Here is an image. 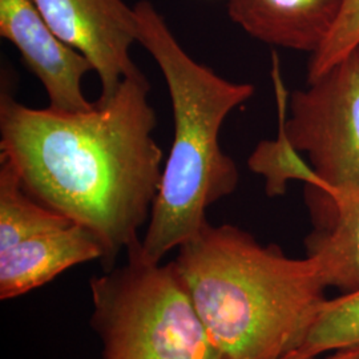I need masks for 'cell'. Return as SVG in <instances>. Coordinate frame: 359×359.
I'll use <instances>...</instances> for the list:
<instances>
[{
	"label": "cell",
	"mask_w": 359,
	"mask_h": 359,
	"mask_svg": "<svg viewBox=\"0 0 359 359\" xmlns=\"http://www.w3.org/2000/svg\"><path fill=\"white\" fill-rule=\"evenodd\" d=\"M151 86L139 71L108 100L65 114L0 95V158L43 205L92 231L103 246L104 270L139 243L163 176L154 140Z\"/></svg>",
	"instance_id": "1"
},
{
	"label": "cell",
	"mask_w": 359,
	"mask_h": 359,
	"mask_svg": "<svg viewBox=\"0 0 359 359\" xmlns=\"http://www.w3.org/2000/svg\"><path fill=\"white\" fill-rule=\"evenodd\" d=\"M172 262L222 359L286 358L327 299L314 259L229 224L205 225Z\"/></svg>",
	"instance_id": "2"
},
{
	"label": "cell",
	"mask_w": 359,
	"mask_h": 359,
	"mask_svg": "<svg viewBox=\"0 0 359 359\" xmlns=\"http://www.w3.org/2000/svg\"><path fill=\"white\" fill-rule=\"evenodd\" d=\"M139 43L158 65L170 96L173 142L163 168L139 255L160 264L208 225L206 210L236 191L240 172L219 144L224 121L255 87L219 76L182 48L167 20L148 0L135 6Z\"/></svg>",
	"instance_id": "3"
},
{
	"label": "cell",
	"mask_w": 359,
	"mask_h": 359,
	"mask_svg": "<svg viewBox=\"0 0 359 359\" xmlns=\"http://www.w3.org/2000/svg\"><path fill=\"white\" fill-rule=\"evenodd\" d=\"M139 243L124 266L90 280V326L102 359H222L173 262L144 261Z\"/></svg>",
	"instance_id": "4"
},
{
	"label": "cell",
	"mask_w": 359,
	"mask_h": 359,
	"mask_svg": "<svg viewBox=\"0 0 359 359\" xmlns=\"http://www.w3.org/2000/svg\"><path fill=\"white\" fill-rule=\"evenodd\" d=\"M286 130L322 182L306 191L311 219L341 196L359 192V48L289 99Z\"/></svg>",
	"instance_id": "5"
},
{
	"label": "cell",
	"mask_w": 359,
	"mask_h": 359,
	"mask_svg": "<svg viewBox=\"0 0 359 359\" xmlns=\"http://www.w3.org/2000/svg\"><path fill=\"white\" fill-rule=\"evenodd\" d=\"M52 31L83 53L100 80L99 100L111 99L140 69L130 57L139 43L135 6L123 0H32Z\"/></svg>",
	"instance_id": "6"
},
{
	"label": "cell",
	"mask_w": 359,
	"mask_h": 359,
	"mask_svg": "<svg viewBox=\"0 0 359 359\" xmlns=\"http://www.w3.org/2000/svg\"><path fill=\"white\" fill-rule=\"evenodd\" d=\"M0 36L20 52L38 77L53 111L76 114L95 107L83 90L90 60L59 38L39 13L32 0H0Z\"/></svg>",
	"instance_id": "7"
},
{
	"label": "cell",
	"mask_w": 359,
	"mask_h": 359,
	"mask_svg": "<svg viewBox=\"0 0 359 359\" xmlns=\"http://www.w3.org/2000/svg\"><path fill=\"white\" fill-rule=\"evenodd\" d=\"M103 246L87 228L72 224L39 234L0 252V298L27 294L67 269L90 261H103Z\"/></svg>",
	"instance_id": "8"
},
{
	"label": "cell",
	"mask_w": 359,
	"mask_h": 359,
	"mask_svg": "<svg viewBox=\"0 0 359 359\" xmlns=\"http://www.w3.org/2000/svg\"><path fill=\"white\" fill-rule=\"evenodd\" d=\"M345 0H228L231 20L248 35L286 50L318 51Z\"/></svg>",
	"instance_id": "9"
},
{
	"label": "cell",
	"mask_w": 359,
	"mask_h": 359,
	"mask_svg": "<svg viewBox=\"0 0 359 359\" xmlns=\"http://www.w3.org/2000/svg\"><path fill=\"white\" fill-rule=\"evenodd\" d=\"M306 240L326 287L342 294L359 289V192L341 196L320 217Z\"/></svg>",
	"instance_id": "10"
},
{
	"label": "cell",
	"mask_w": 359,
	"mask_h": 359,
	"mask_svg": "<svg viewBox=\"0 0 359 359\" xmlns=\"http://www.w3.org/2000/svg\"><path fill=\"white\" fill-rule=\"evenodd\" d=\"M278 69L277 56L274 55L273 80L278 105V135L276 140L259 142L249 156L248 165L265 179V191L269 197L285 194L287 184L294 180L305 182L308 192H318L322 189L321 180L310 167L309 161L302 158L301 152L297 151L286 130L289 100Z\"/></svg>",
	"instance_id": "11"
},
{
	"label": "cell",
	"mask_w": 359,
	"mask_h": 359,
	"mask_svg": "<svg viewBox=\"0 0 359 359\" xmlns=\"http://www.w3.org/2000/svg\"><path fill=\"white\" fill-rule=\"evenodd\" d=\"M72 224L27 192L13 164L0 158V252Z\"/></svg>",
	"instance_id": "12"
},
{
	"label": "cell",
	"mask_w": 359,
	"mask_h": 359,
	"mask_svg": "<svg viewBox=\"0 0 359 359\" xmlns=\"http://www.w3.org/2000/svg\"><path fill=\"white\" fill-rule=\"evenodd\" d=\"M359 344V289L326 299L301 346L285 359L317 358L322 353Z\"/></svg>",
	"instance_id": "13"
},
{
	"label": "cell",
	"mask_w": 359,
	"mask_h": 359,
	"mask_svg": "<svg viewBox=\"0 0 359 359\" xmlns=\"http://www.w3.org/2000/svg\"><path fill=\"white\" fill-rule=\"evenodd\" d=\"M359 48V0H345L342 13L330 36L318 51L311 53L308 67V81H311L330 67Z\"/></svg>",
	"instance_id": "14"
},
{
	"label": "cell",
	"mask_w": 359,
	"mask_h": 359,
	"mask_svg": "<svg viewBox=\"0 0 359 359\" xmlns=\"http://www.w3.org/2000/svg\"><path fill=\"white\" fill-rule=\"evenodd\" d=\"M326 359H359V344H357V345H351V346H345L341 347V348H337L333 355Z\"/></svg>",
	"instance_id": "15"
}]
</instances>
